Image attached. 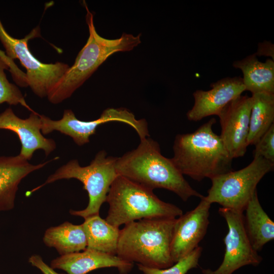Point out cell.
<instances>
[{"label": "cell", "instance_id": "12", "mask_svg": "<svg viewBox=\"0 0 274 274\" xmlns=\"http://www.w3.org/2000/svg\"><path fill=\"white\" fill-rule=\"evenodd\" d=\"M193 210L177 218L170 247V254L176 263L193 251L206 235L209 224L211 203L204 196Z\"/></svg>", "mask_w": 274, "mask_h": 274}, {"label": "cell", "instance_id": "20", "mask_svg": "<svg viewBox=\"0 0 274 274\" xmlns=\"http://www.w3.org/2000/svg\"><path fill=\"white\" fill-rule=\"evenodd\" d=\"M43 239L47 246L55 248L60 255L84 251L87 247L82 224L74 225L68 222L49 228Z\"/></svg>", "mask_w": 274, "mask_h": 274}, {"label": "cell", "instance_id": "15", "mask_svg": "<svg viewBox=\"0 0 274 274\" xmlns=\"http://www.w3.org/2000/svg\"><path fill=\"white\" fill-rule=\"evenodd\" d=\"M50 266L54 269L64 270L67 274H87L106 267H116L120 274H127L133 267V263L116 255L86 249L82 252L60 255L52 260Z\"/></svg>", "mask_w": 274, "mask_h": 274}, {"label": "cell", "instance_id": "1", "mask_svg": "<svg viewBox=\"0 0 274 274\" xmlns=\"http://www.w3.org/2000/svg\"><path fill=\"white\" fill-rule=\"evenodd\" d=\"M115 168L119 176L152 190L171 191L184 201L192 196H203L192 188L171 158L161 154L158 143L149 138L141 139L135 149L117 157Z\"/></svg>", "mask_w": 274, "mask_h": 274}, {"label": "cell", "instance_id": "22", "mask_svg": "<svg viewBox=\"0 0 274 274\" xmlns=\"http://www.w3.org/2000/svg\"><path fill=\"white\" fill-rule=\"evenodd\" d=\"M202 248L198 246L193 251L171 266L166 268H156L137 264L139 269L143 274H186L188 271L198 265Z\"/></svg>", "mask_w": 274, "mask_h": 274}, {"label": "cell", "instance_id": "10", "mask_svg": "<svg viewBox=\"0 0 274 274\" xmlns=\"http://www.w3.org/2000/svg\"><path fill=\"white\" fill-rule=\"evenodd\" d=\"M219 213L226 221L228 231L224 238L225 252L221 265L215 270L203 269V274H232L241 267L258 265L262 258L252 247L247 235L243 212L220 207Z\"/></svg>", "mask_w": 274, "mask_h": 274}, {"label": "cell", "instance_id": "24", "mask_svg": "<svg viewBox=\"0 0 274 274\" xmlns=\"http://www.w3.org/2000/svg\"><path fill=\"white\" fill-rule=\"evenodd\" d=\"M254 156H261L274 164V124L255 145Z\"/></svg>", "mask_w": 274, "mask_h": 274}, {"label": "cell", "instance_id": "18", "mask_svg": "<svg viewBox=\"0 0 274 274\" xmlns=\"http://www.w3.org/2000/svg\"><path fill=\"white\" fill-rule=\"evenodd\" d=\"M244 215L245 230L253 248L257 252L274 238V222L264 211L257 191L247 204Z\"/></svg>", "mask_w": 274, "mask_h": 274}, {"label": "cell", "instance_id": "21", "mask_svg": "<svg viewBox=\"0 0 274 274\" xmlns=\"http://www.w3.org/2000/svg\"><path fill=\"white\" fill-rule=\"evenodd\" d=\"M247 145H255L274 124V93L252 94Z\"/></svg>", "mask_w": 274, "mask_h": 274}, {"label": "cell", "instance_id": "14", "mask_svg": "<svg viewBox=\"0 0 274 274\" xmlns=\"http://www.w3.org/2000/svg\"><path fill=\"white\" fill-rule=\"evenodd\" d=\"M211 89L198 90L193 94V106L187 113L189 121H198L208 116L218 115L230 101L246 91L240 77H227L211 84Z\"/></svg>", "mask_w": 274, "mask_h": 274}, {"label": "cell", "instance_id": "4", "mask_svg": "<svg viewBox=\"0 0 274 274\" xmlns=\"http://www.w3.org/2000/svg\"><path fill=\"white\" fill-rule=\"evenodd\" d=\"M85 8L88 39L73 65L47 94L48 99L52 104H59L71 97L111 55L118 52L130 51L141 43V33L134 36L123 33L121 37L115 39L101 37L95 29L92 13L86 5Z\"/></svg>", "mask_w": 274, "mask_h": 274}, {"label": "cell", "instance_id": "23", "mask_svg": "<svg viewBox=\"0 0 274 274\" xmlns=\"http://www.w3.org/2000/svg\"><path fill=\"white\" fill-rule=\"evenodd\" d=\"M8 65L0 59V105L6 102L10 105H21L33 111L27 104L20 89L8 80L5 73Z\"/></svg>", "mask_w": 274, "mask_h": 274}, {"label": "cell", "instance_id": "16", "mask_svg": "<svg viewBox=\"0 0 274 274\" xmlns=\"http://www.w3.org/2000/svg\"><path fill=\"white\" fill-rule=\"evenodd\" d=\"M52 160L33 164L20 155L0 157V212L12 210L23 179Z\"/></svg>", "mask_w": 274, "mask_h": 274}, {"label": "cell", "instance_id": "7", "mask_svg": "<svg viewBox=\"0 0 274 274\" xmlns=\"http://www.w3.org/2000/svg\"><path fill=\"white\" fill-rule=\"evenodd\" d=\"M274 164L261 156H254L252 161L239 170L218 175L211 179L212 185L204 198L211 204L244 212L257 191V184L273 169Z\"/></svg>", "mask_w": 274, "mask_h": 274}, {"label": "cell", "instance_id": "19", "mask_svg": "<svg viewBox=\"0 0 274 274\" xmlns=\"http://www.w3.org/2000/svg\"><path fill=\"white\" fill-rule=\"evenodd\" d=\"M82 224L87 239L86 249L116 255L120 229L99 215L84 219Z\"/></svg>", "mask_w": 274, "mask_h": 274}, {"label": "cell", "instance_id": "9", "mask_svg": "<svg viewBox=\"0 0 274 274\" xmlns=\"http://www.w3.org/2000/svg\"><path fill=\"white\" fill-rule=\"evenodd\" d=\"M40 116L43 134L58 131L72 138L78 146L89 143L90 136L95 133L99 125L112 121L123 122L130 125L136 131L140 140L150 136L146 120H137L134 115L126 109L108 108L98 119L88 121L77 119L73 111L70 109L65 110L62 118L57 120L44 115H40Z\"/></svg>", "mask_w": 274, "mask_h": 274}, {"label": "cell", "instance_id": "25", "mask_svg": "<svg viewBox=\"0 0 274 274\" xmlns=\"http://www.w3.org/2000/svg\"><path fill=\"white\" fill-rule=\"evenodd\" d=\"M0 59L8 65L9 72L15 83L22 87H28L26 74L17 66L14 60L7 55L5 52L1 49Z\"/></svg>", "mask_w": 274, "mask_h": 274}, {"label": "cell", "instance_id": "11", "mask_svg": "<svg viewBox=\"0 0 274 274\" xmlns=\"http://www.w3.org/2000/svg\"><path fill=\"white\" fill-rule=\"evenodd\" d=\"M252 106V97L241 95L218 115L221 128L220 137L232 159L243 157L246 152Z\"/></svg>", "mask_w": 274, "mask_h": 274}, {"label": "cell", "instance_id": "26", "mask_svg": "<svg viewBox=\"0 0 274 274\" xmlns=\"http://www.w3.org/2000/svg\"><path fill=\"white\" fill-rule=\"evenodd\" d=\"M28 262L43 274H62L56 272L54 269L46 264L40 255H31L28 259Z\"/></svg>", "mask_w": 274, "mask_h": 274}, {"label": "cell", "instance_id": "3", "mask_svg": "<svg viewBox=\"0 0 274 274\" xmlns=\"http://www.w3.org/2000/svg\"><path fill=\"white\" fill-rule=\"evenodd\" d=\"M177 218H145L120 230L116 255L130 262L156 268L174 264L170 247Z\"/></svg>", "mask_w": 274, "mask_h": 274}, {"label": "cell", "instance_id": "2", "mask_svg": "<svg viewBox=\"0 0 274 274\" xmlns=\"http://www.w3.org/2000/svg\"><path fill=\"white\" fill-rule=\"evenodd\" d=\"M216 122L212 118L194 132L176 136L171 159L183 175L201 181L232 170L233 159L213 130Z\"/></svg>", "mask_w": 274, "mask_h": 274}, {"label": "cell", "instance_id": "5", "mask_svg": "<svg viewBox=\"0 0 274 274\" xmlns=\"http://www.w3.org/2000/svg\"><path fill=\"white\" fill-rule=\"evenodd\" d=\"M106 201L109 205L105 220L119 228L145 218H177L183 214L177 206L160 200L153 192L124 177L112 183Z\"/></svg>", "mask_w": 274, "mask_h": 274}, {"label": "cell", "instance_id": "6", "mask_svg": "<svg viewBox=\"0 0 274 274\" xmlns=\"http://www.w3.org/2000/svg\"><path fill=\"white\" fill-rule=\"evenodd\" d=\"M107 155L105 151H100L90 163L85 166H81L77 159L69 161L51 175L42 185L27 192L26 195H30L43 186L57 180L76 179L83 184V189L88 194L89 202L84 210H70V214L84 219L99 215L100 208L106 201L112 183L119 176L115 168L117 157Z\"/></svg>", "mask_w": 274, "mask_h": 274}, {"label": "cell", "instance_id": "17", "mask_svg": "<svg viewBox=\"0 0 274 274\" xmlns=\"http://www.w3.org/2000/svg\"><path fill=\"white\" fill-rule=\"evenodd\" d=\"M233 66L242 71L246 90L250 91L252 94L260 92L274 93L273 59L261 62L258 60L255 54L234 61Z\"/></svg>", "mask_w": 274, "mask_h": 274}, {"label": "cell", "instance_id": "13", "mask_svg": "<svg viewBox=\"0 0 274 274\" xmlns=\"http://www.w3.org/2000/svg\"><path fill=\"white\" fill-rule=\"evenodd\" d=\"M0 129L9 130L16 134L21 145L19 155L27 160L37 150H43L47 156L56 147L54 140L42 133L40 114L33 111L28 118L22 119L11 108L6 109L0 114Z\"/></svg>", "mask_w": 274, "mask_h": 274}, {"label": "cell", "instance_id": "8", "mask_svg": "<svg viewBox=\"0 0 274 274\" xmlns=\"http://www.w3.org/2000/svg\"><path fill=\"white\" fill-rule=\"evenodd\" d=\"M39 33V29L35 28L24 38H13L7 32L0 19V41L5 53L12 60L18 59L20 61L26 70L28 86L36 95L42 98L47 97L70 66L61 62L43 63L32 54L28 42L38 37Z\"/></svg>", "mask_w": 274, "mask_h": 274}]
</instances>
